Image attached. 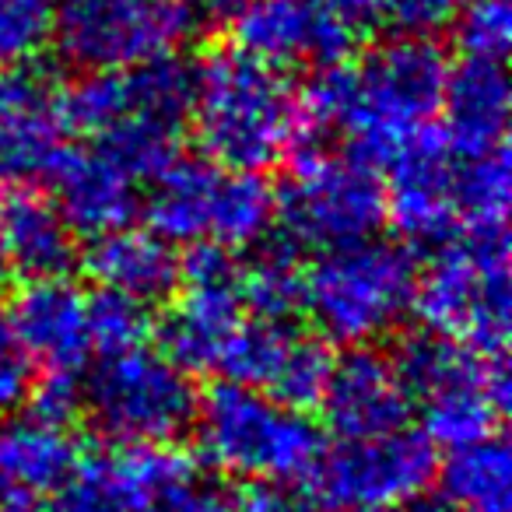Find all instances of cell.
<instances>
[{"label": "cell", "mask_w": 512, "mask_h": 512, "mask_svg": "<svg viewBox=\"0 0 512 512\" xmlns=\"http://www.w3.org/2000/svg\"><path fill=\"white\" fill-rule=\"evenodd\" d=\"M512 204V165L505 144L456 158V218L460 228H505Z\"/></svg>", "instance_id": "cell-28"}, {"label": "cell", "mask_w": 512, "mask_h": 512, "mask_svg": "<svg viewBox=\"0 0 512 512\" xmlns=\"http://www.w3.org/2000/svg\"><path fill=\"white\" fill-rule=\"evenodd\" d=\"M400 512H456L453 502H449L442 491H418V495H411L404 505H400Z\"/></svg>", "instance_id": "cell-38"}, {"label": "cell", "mask_w": 512, "mask_h": 512, "mask_svg": "<svg viewBox=\"0 0 512 512\" xmlns=\"http://www.w3.org/2000/svg\"><path fill=\"white\" fill-rule=\"evenodd\" d=\"M467 0H383V18L397 36H428L449 29Z\"/></svg>", "instance_id": "cell-33"}, {"label": "cell", "mask_w": 512, "mask_h": 512, "mask_svg": "<svg viewBox=\"0 0 512 512\" xmlns=\"http://www.w3.org/2000/svg\"><path fill=\"white\" fill-rule=\"evenodd\" d=\"M278 218L292 246L330 249L369 239L386 221L383 176L358 155H334L327 144L292 155V176L281 186Z\"/></svg>", "instance_id": "cell-7"}, {"label": "cell", "mask_w": 512, "mask_h": 512, "mask_svg": "<svg viewBox=\"0 0 512 512\" xmlns=\"http://www.w3.org/2000/svg\"><path fill=\"white\" fill-rule=\"evenodd\" d=\"M509 109L512 95L502 60L463 57L456 67H449L439 113L442 137L456 155H474V151L505 144Z\"/></svg>", "instance_id": "cell-21"}, {"label": "cell", "mask_w": 512, "mask_h": 512, "mask_svg": "<svg viewBox=\"0 0 512 512\" xmlns=\"http://www.w3.org/2000/svg\"><path fill=\"white\" fill-rule=\"evenodd\" d=\"M32 386H36V362L15 337L8 316L0 313V418L22 411L32 397Z\"/></svg>", "instance_id": "cell-32"}, {"label": "cell", "mask_w": 512, "mask_h": 512, "mask_svg": "<svg viewBox=\"0 0 512 512\" xmlns=\"http://www.w3.org/2000/svg\"><path fill=\"white\" fill-rule=\"evenodd\" d=\"M214 495V488L211 484H197V488H190V491H183V495H172V498H162V502H155V505H148V509H141V512H200L207 505V498Z\"/></svg>", "instance_id": "cell-37"}, {"label": "cell", "mask_w": 512, "mask_h": 512, "mask_svg": "<svg viewBox=\"0 0 512 512\" xmlns=\"http://www.w3.org/2000/svg\"><path fill=\"white\" fill-rule=\"evenodd\" d=\"M337 512H386V509H337Z\"/></svg>", "instance_id": "cell-42"}, {"label": "cell", "mask_w": 512, "mask_h": 512, "mask_svg": "<svg viewBox=\"0 0 512 512\" xmlns=\"http://www.w3.org/2000/svg\"><path fill=\"white\" fill-rule=\"evenodd\" d=\"M456 151L442 130L428 127L407 144H400L383 162V204L407 242L439 246L460 232L456 218Z\"/></svg>", "instance_id": "cell-15"}, {"label": "cell", "mask_w": 512, "mask_h": 512, "mask_svg": "<svg viewBox=\"0 0 512 512\" xmlns=\"http://www.w3.org/2000/svg\"><path fill=\"white\" fill-rule=\"evenodd\" d=\"M193 32L190 0H57L53 46L78 71H130L179 53Z\"/></svg>", "instance_id": "cell-9"}, {"label": "cell", "mask_w": 512, "mask_h": 512, "mask_svg": "<svg viewBox=\"0 0 512 512\" xmlns=\"http://www.w3.org/2000/svg\"><path fill=\"white\" fill-rule=\"evenodd\" d=\"M390 358L421 407L432 446L460 449L498 435L512 390L505 355H481L425 327L407 334Z\"/></svg>", "instance_id": "cell-6"}, {"label": "cell", "mask_w": 512, "mask_h": 512, "mask_svg": "<svg viewBox=\"0 0 512 512\" xmlns=\"http://www.w3.org/2000/svg\"><path fill=\"white\" fill-rule=\"evenodd\" d=\"M200 456L239 481L306 484L323 456V428L299 407L235 379L214 383L193 414Z\"/></svg>", "instance_id": "cell-3"}, {"label": "cell", "mask_w": 512, "mask_h": 512, "mask_svg": "<svg viewBox=\"0 0 512 512\" xmlns=\"http://www.w3.org/2000/svg\"><path fill=\"white\" fill-rule=\"evenodd\" d=\"M442 495L456 512H512V456L498 435L453 449L439 470Z\"/></svg>", "instance_id": "cell-26"}, {"label": "cell", "mask_w": 512, "mask_h": 512, "mask_svg": "<svg viewBox=\"0 0 512 512\" xmlns=\"http://www.w3.org/2000/svg\"><path fill=\"white\" fill-rule=\"evenodd\" d=\"M200 512H239L232 502V495H225V491H214L211 498H207V505Z\"/></svg>", "instance_id": "cell-39"}, {"label": "cell", "mask_w": 512, "mask_h": 512, "mask_svg": "<svg viewBox=\"0 0 512 512\" xmlns=\"http://www.w3.org/2000/svg\"><path fill=\"white\" fill-rule=\"evenodd\" d=\"M320 407L337 439H372L411 425L414 397L393 358L362 344L334 358Z\"/></svg>", "instance_id": "cell-16"}, {"label": "cell", "mask_w": 512, "mask_h": 512, "mask_svg": "<svg viewBox=\"0 0 512 512\" xmlns=\"http://www.w3.org/2000/svg\"><path fill=\"white\" fill-rule=\"evenodd\" d=\"M221 165L211 158H172L158 176H151V190L144 200L148 228L169 239L172 246L207 242L214 211V186Z\"/></svg>", "instance_id": "cell-24"}, {"label": "cell", "mask_w": 512, "mask_h": 512, "mask_svg": "<svg viewBox=\"0 0 512 512\" xmlns=\"http://www.w3.org/2000/svg\"><path fill=\"white\" fill-rule=\"evenodd\" d=\"M4 316L32 362L57 376H81L92 355L85 288L74 285L67 274L29 278Z\"/></svg>", "instance_id": "cell-18"}, {"label": "cell", "mask_w": 512, "mask_h": 512, "mask_svg": "<svg viewBox=\"0 0 512 512\" xmlns=\"http://www.w3.org/2000/svg\"><path fill=\"white\" fill-rule=\"evenodd\" d=\"M232 46L278 71L348 64L358 29L323 0H239L228 15Z\"/></svg>", "instance_id": "cell-13"}, {"label": "cell", "mask_w": 512, "mask_h": 512, "mask_svg": "<svg viewBox=\"0 0 512 512\" xmlns=\"http://www.w3.org/2000/svg\"><path fill=\"white\" fill-rule=\"evenodd\" d=\"M239 295L246 313L256 320H295L302 313L306 295V267L299 260V246L274 232L256 242L249 264H239Z\"/></svg>", "instance_id": "cell-25"}, {"label": "cell", "mask_w": 512, "mask_h": 512, "mask_svg": "<svg viewBox=\"0 0 512 512\" xmlns=\"http://www.w3.org/2000/svg\"><path fill=\"white\" fill-rule=\"evenodd\" d=\"M274 218H278V197L264 172L221 165L207 242H218L232 253L253 249L256 242H264L274 232Z\"/></svg>", "instance_id": "cell-27"}, {"label": "cell", "mask_w": 512, "mask_h": 512, "mask_svg": "<svg viewBox=\"0 0 512 512\" xmlns=\"http://www.w3.org/2000/svg\"><path fill=\"white\" fill-rule=\"evenodd\" d=\"M456 25V46L463 57L477 60H505L512 43V8L509 0H467Z\"/></svg>", "instance_id": "cell-31"}, {"label": "cell", "mask_w": 512, "mask_h": 512, "mask_svg": "<svg viewBox=\"0 0 512 512\" xmlns=\"http://www.w3.org/2000/svg\"><path fill=\"white\" fill-rule=\"evenodd\" d=\"M179 295L158 327L162 351L186 372H218L246 323L239 260L218 242H193L179 260Z\"/></svg>", "instance_id": "cell-10"}, {"label": "cell", "mask_w": 512, "mask_h": 512, "mask_svg": "<svg viewBox=\"0 0 512 512\" xmlns=\"http://www.w3.org/2000/svg\"><path fill=\"white\" fill-rule=\"evenodd\" d=\"M85 267L99 288L130 295V299L162 302L179 285V256L169 239L151 228H116V232L95 235L85 256Z\"/></svg>", "instance_id": "cell-23"}, {"label": "cell", "mask_w": 512, "mask_h": 512, "mask_svg": "<svg viewBox=\"0 0 512 512\" xmlns=\"http://www.w3.org/2000/svg\"><path fill=\"white\" fill-rule=\"evenodd\" d=\"M57 0H0V67H25L53 43Z\"/></svg>", "instance_id": "cell-30"}, {"label": "cell", "mask_w": 512, "mask_h": 512, "mask_svg": "<svg viewBox=\"0 0 512 512\" xmlns=\"http://www.w3.org/2000/svg\"><path fill=\"white\" fill-rule=\"evenodd\" d=\"M25 407H32L36 418L57 421V425H71L74 414L81 411V379L46 372L43 383L32 386V397Z\"/></svg>", "instance_id": "cell-35"}, {"label": "cell", "mask_w": 512, "mask_h": 512, "mask_svg": "<svg viewBox=\"0 0 512 512\" xmlns=\"http://www.w3.org/2000/svg\"><path fill=\"white\" fill-rule=\"evenodd\" d=\"M197 386L183 365L148 344L106 355L81 386L95 428L120 446H162L190 432L197 414Z\"/></svg>", "instance_id": "cell-8"}, {"label": "cell", "mask_w": 512, "mask_h": 512, "mask_svg": "<svg viewBox=\"0 0 512 512\" xmlns=\"http://www.w3.org/2000/svg\"><path fill=\"white\" fill-rule=\"evenodd\" d=\"M411 313L421 327L481 355H505L512 330V278L505 228H460L439 242L414 281Z\"/></svg>", "instance_id": "cell-5"}, {"label": "cell", "mask_w": 512, "mask_h": 512, "mask_svg": "<svg viewBox=\"0 0 512 512\" xmlns=\"http://www.w3.org/2000/svg\"><path fill=\"white\" fill-rule=\"evenodd\" d=\"M239 512H313V495L299 484L281 481H249L242 491L232 495Z\"/></svg>", "instance_id": "cell-34"}, {"label": "cell", "mask_w": 512, "mask_h": 512, "mask_svg": "<svg viewBox=\"0 0 512 512\" xmlns=\"http://www.w3.org/2000/svg\"><path fill=\"white\" fill-rule=\"evenodd\" d=\"M64 130L60 88L29 67H0V193L43 179Z\"/></svg>", "instance_id": "cell-17"}, {"label": "cell", "mask_w": 512, "mask_h": 512, "mask_svg": "<svg viewBox=\"0 0 512 512\" xmlns=\"http://www.w3.org/2000/svg\"><path fill=\"white\" fill-rule=\"evenodd\" d=\"M197 4H200V11H207V15L228 18V15H232L235 4H239V0H197Z\"/></svg>", "instance_id": "cell-40"}, {"label": "cell", "mask_w": 512, "mask_h": 512, "mask_svg": "<svg viewBox=\"0 0 512 512\" xmlns=\"http://www.w3.org/2000/svg\"><path fill=\"white\" fill-rule=\"evenodd\" d=\"M8 271H11V264H8V253H4V239H0V281H4Z\"/></svg>", "instance_id": "cell-41"}, {"label": "cell", "mask_w": 512, "mask_h": 512, "mask_svg": "<svg viewBox=\"0 0 512 512\" xmlns=\"http://www.w3.org/2000/svg\"><path fill=\"white\" fill-rule=\"evenodd\" d=\"M88 334H92V351L120 355V351L144 348L155 334V320L144 302L99 288L95 295H88Z\"/></svg>", "instance_id": "cell-29"}, {"label": "cell", "mask_w": 512, "mask_h": 512, "mask_svg": "<svg viewBox=\"0 0 512 512\" xmlns=\"http://www.w3.org/2000/svg\"><path fill=\"white\" fill-rule=\"evenodd\" d=\"M418 264L407 242L355 239L320 249L306 267L302 309L313 316L323 341L362 348L393 334L414 302Z\"/></svg>", "instance_id": "cell-4"}, {"label": "cell", "mask_w": 512, "mask_h": 512, "mask_svg": "<svg viewBox=\"0 0 512 512\" xmlns=\"http://www.w3.org/2000/svg\"><path fill=\"white\" fill-rule=\"evenodd\" d=\"M53 204L74 235H106L130 225L137 214V179L99 148H60L46 169Z\"/></svg>", "instance_id": "cell-19"}, {"label": "cell", "mask_w": 512, "mask_h": 512, "mask_svg": "<svg viewBox=\"0 0 512 512\" xmlns=\"http://www.w3.org/2000/svg\"><path fill=\"white\" fill-rule=\"evenodd\" d=\"M446 74V53L428 36H393L358 64L323 67L299 92L306 116L299 148L327 144V134L337 130L348 137L351 155L383 169L400 144L435 127Z\"/></svg>", "instance_id": "cell-1"}, {"label": "cell", "mask_w": 512, "mask_h": 512, "mask_svg": "<svg viewBox=\"0 0 512 512\" xmlns=\"http://www.w3.org/2000/svg\"><path fill=\"white\" fill-rule=\"evenodd\" d=\"M78 442L57 421L11 418L0 425V512H43L71 470Z\"/></svg>", "instance_id": "cell-20"}, {"label": "cell", "mask_w": 512, "mask_h": 512, "mask_svg": "<svg viewBox=\"0 0 512 512\" xmlns=\"http://www.w3.org/2000/svg\"><path fill=\"white\" fill-rule=\"evenodd\" d=\"M439 460L425 432L372 435V439H341V446L323 449L309 495L330 509H393L432 484Z\"/></svg>", "instance_id": "cell-12"}, {"label": "cell", "mask_w": 512, "mask_h": 512, "mask_svg": "<svg viewBox=\"0 0 512 512\" xmlns=\"http://www.w3.org/2000/svg\"><path fill=\"white\" fill-rule=\"evenodd\" d=\"M330 365H334V355L323 337L302 334L292 320H256V316L249 320L246 316L218 372L281 404L309 411L320 404Z\"/></svg>", "instance_id": "cell-14"}, {"label": "cell", "mask_w": 512, "mask_h": 512, "mask_svg": "<svg viewBox=\"0 0 512 512\" xmlns=\"http://www.w3.org/2000/svg\"><path fill=\"white\" fill-rule=\"evenodd\" d=\"M323 4H330L337 15L348 18L358 32L383 18V0H323Z\"/></svg>", "instance_id": "cell-36"}, {"label": "cell", "mask_w": 512, "mask_h": 512, "mask_svg": "<svg viewBox=\"0 0 512 512\" xmlns=\"http://www.w3.org/2000/svg\"><path fill=\"white\" fill-rule=\"evenodd\" d=\"M204 484L197 460L176 442L162 446L88 449L50 495L46 512H141L162 498Z\"/></svg>", "instance_id": "cell-11"}, {"label": "cell", "mask_w": 512, "mask_h": 512, "mask_svg": "<svg viewBox=\"0 0 512 512\" xmlns=\"http://www.w3.org/2000/svg\"><path fill=\"white\" fill-rule=\"evenodd\" d=\"M0 239L11 271L29 278H57L78 260L74 228L46 193L11 186L0 193Z\"/></svg>", "instance_id": "cell-22"}, {"label": "cell", "mask_w": 512, "mask_h": 512, "mask_svg": "<svg viewBox=\"0 0 512 512\" xmlns=\"http://www.w3.org/2000/svg\"><path fill=\"white\" fill-rule=\"evenodd\" d=\"M190 127L204 158L225 169L264 172L306 141L302 95L288 71L235 50H214L193 67Z\"/></svg>", "instance_id": "cell-2"}]
</instances>
